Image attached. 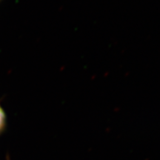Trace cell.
<instances>
[{"label": "cell", "mask_w": 160, "mask_h": 160, "mask_svg": "<svg viewBox=\"0 0 160 160\" xmlns=\"http://www.w3.org/2000/svg\"><path fill=\"white\" fill-rule=\"evenodd\" d=\"M6 125V117L5 114V112L0 107V134L2 133V132L4 131Z\"/></svg>", "instance_id": "cell-1"}]
</instances>
